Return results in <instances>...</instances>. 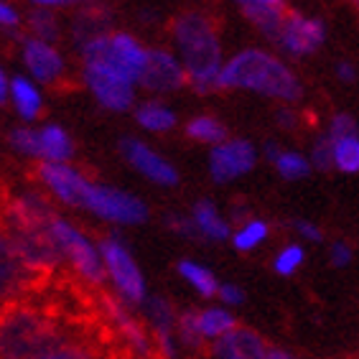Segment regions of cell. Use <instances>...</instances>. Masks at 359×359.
Listing matches in <instances>:
<instances>
[{
  "label": "cell",
  "instance_id": "9",
  "mask_svg": "<svg viewBox=\"0 0 359 359\" xmlns=\"http://www.w3.org/2000/svg\"><path fill=\"white\" fill-rule=\"evenodd\" d=\"M41 285V280L26 268V263L15 250V242L11 240L8 229L0 222V304L8 306L26 301Z\"/></svg>",
  "mask_w": 359,
  "mask_h": 359
},
{
  "label": "cell",
  "instance_id": "44",
  "mask_svg": "<svg viewBox=\"0 0 359 359\" xmlns=\"http://www.w3.org/2000/svg\"><path fill=\"white\" fill-rule=\"evenodd\" d=\"M268 359H301L298 354H293L290 349H283V346H270Z\"/></svg>",
  "mask_w": 359,
  "mask_h": 359
},
{
  "label": "cell",
  "instance_id": "12",
  "mask_svg": "<svg viewBox=\"0 0 359 359\" xmlns=\"http://www.w3.org/2000/svg\"><path fill=\"white\" fill-rule=\"evenodd\" d=\"M36 179L46 189L48 199H54L72 209L82 207L84 189L92 181L82 168L72 166V163H39Z\"/></svg>",
  "mask_w": 359,
  "mask_h": 359
},
{
  "label": "cell",
  "instance_id": "10",
  "mask_svg": "<svg viewBox=\"0 0 359 359\" xmlns=\"http://www.w3.org/2000/svg\"><path fill=\"white\" fill-rule=\"evenodd\" d=\"M82 76L100 107L110 112H128L135 107V84L100 62H84Z\"/></svg>",
  "mask_w": 359,
  "mask_h": 359
},
{
  "label": "cell",
  "instance_id": "38",
  "mask_svg": "<svg viewBox=\"0 0 359 359\" xmlns=\"http://www.w3.org/2000/svg\"><path fill=\"white\" fill-rule=\"evenodd\" d=\"M290 229H293V232H296L304 242H311V245L324 242V229L318 227L316 222H311V219H293L290 222Z\"/></svg>",
  "mask_w": 359,
  "mask_h": 359
},
{
  "label": "cell",
  "instance_id": "47",
  "mask_svg": "<svg viewBox=\"0 0 359 359\" xmlns=\"http://www.w3.org/2000/svg\"><path fill=\"white\" fill-rule=\"evenodd\" d=\"M242 6H283V0H240Z\"/></svg>",
  "mask_w": 359,
  "mask_h": 359
},
{
  "label": "cell",
  "instance_id": "43",
  "mask_svg": "<svg viewBox=\"0 0 359 359\" xmlns=\"http://www.w3.org/2000/svg\"><path fill=\"white\" fill-rule=\"evenodd\" d=\"M337 76H339V82L352 84L354 79H357V69H354V64L352 62H339L337 64Z\"/></svg>",
  "mask_w": 359,
  "mask_h": 359
},
{
  "label": "cell",
  "instance_id": "50",
  "mask_svg": "<svg viewBox=\"0 0 359 359\" xmlns=\"http://www.w3.org/2000/svg\"><path fill=\"white\" fill-rule=\"evenodd\" d=\"M0 309H3V304H0Z\"/></svg>",
  "mask_w": 359,
  "mask_h": 359
},
{
  "label": "cell",
  "instance_id": "25",
  "mask_svg": "<svg viewBox=\"0 0 359 359\" xmlns=\"http://www.w3.org/2000/svg\"><path fill=\"white\" fill-rule=\"evenodd\" d=\"M135 120L148 133H168L176 128V112L168 104L158 102V100L135 104Z\"/></svg>",
  "mask_w": 359,
  "mask_h": 359
},
{
  "label": "cell",
  "instance_id": "35",
  "mask_svg": "<svg viewBox=\"0 0 359 359\" xmlns=\"http://www.w3.org/2000/svg\"><path fill=\"white\" fill-rule=\"evenodd\" d=\"M309 161H311V168H316V171H332L334 168V143L326 133L313 140Z\"/></svg>",
  "mask_w": 359,
  "mask_h": 359
},
{
  "label": "cell",
  "instance_id": "40",
  "mask_svg": "<svg viewBox=\"0 0 359 359\" xmlns=\"http://www.w3.org/2000/svg\"><path fill=\"white\" fill-rule=\"evenodd\" d=\"M329 260L334 268H346L354 260V248L346 240H337L329 245Z\"/></svg>",
  "mask_w": 359,
  "mask_h": 359
},
{
  "label": "cell",
  "instance_id": "28",
  "mask_svg": "<svg viewBox=\"0 0 359 359\" xmlns=\"http://www.w3.org/2000/svg\"><path fill=\"white\" fill-rule=\"evenodd\" d=\"M268 237H270V222L252 217V219H248L245 224L232 229L229 242H232V248H235L237 252H252V250H257L260 245H265Z\"/></svg>",
  "mask_w": 359,
  "mask_h": 359
},
{
  "label": "cell",
  "instance_id": "48",
  "mask_svg": "<svg viewBox=\"0 0 359 359\" xmlns=\"http://www.w3.org/2000/svg\"><path fill=\"white\" fill-rule=\"evenodd\" d=\"M76 3H100V0H76Z\"/></svg>",
  "mask_w": 359,
  "mask_h": 359
},
{
  "label": "cell",
  "instance_id": "33",
  "mask_svg": "<svg viewBox=\"0 0 359 359\" xmlns=\"http://www.w3.org/2000/svg\"><path fill=\"white\" fill-rule=\"evenodd\" d=\"M28 28H31V36L34 39H41V41H54L62 34V26H59V18H56L48 8H36L34 13L28 15Z\"/></svg>",
  "mask_w": 359,
  "mask_h": 359
},
{
  "label": "cell",
  "instance_id": "3",
  "mask_svg": "<svg viewBox=\"0 0 359 359\" xmlns=\"http://www.w3.org/2000/svg\"><path fill=\"white\" fill-rule=\"evenodd\" d=\"M171 36L194 90L199 95L219 90L222 43L217 23L199 11H189L173 21Z\"/></svg>",
  "mask_w": 359,
  "mask_h": 359
},
{
  "label": "cell",
  "instance_id": "6",
  "mask_svg": "<svg viewBox=\"0 0 359 359\" xmlns=\"http://www.w3.org/2000/svg\"><path fill=\"white\" fill-rule=\"evenodd\" d=\"M79 209L90 212L92 217L107 222L112 227H140L151 217V209L140 196L125 191V189L102 184V181L87 184Z\"/></svg>",
  "mask_w": 359,
  "mask_h": 359
},
{
  "label": "cell",
  "instance_id": "2",
  "mask_svg": "<svg viewBox=\"0 0 359 359\" xmlns=\"http://www.w3.org/2000/svg\"><path fill=\"white\" fill-rule=\"evenodd\" d=\"M219 90L257 92V95L278 100L283 104L298 102L304 95L296 72L290 69L283 59L268 54L263 48H242L222 64Z\"/></svg>",
  "mask_w": 359,
  "mask_h": 359
},
{
  "label": "cell",
  "instance_id": "17",
  "mask_svg": "<svg viewBox=\"0 0 359 359\" xmlns=\"http://www.w3.org/2000/svg\"><path fill=\"white\" fill-rule=\"evenodd\" d=\"M21 59L26 64L28 74L39 84H56L67 74V62L59 54V48L54 43L34 39V36L21 39Z\"/></svg>",
  "mask_w": 359,
  "mask_h": 359
},
{
  "label": "cell",
  "instance_id": "16",
  "mask_svg": "<svg viewBox=\"0 0 359 359\" xmlns=\"http://www.w3.org/2000/svg\"><path fill=\"white\" fill-rule=\"evenodd\" d=\"M140 84L153 95H168L189 84V76L181 59L168 48H148V62H145Z\"/></svg>",
  "mask_w": 359,
  "mask_h": 359
},
{
  "label": "cell",
  "instance_id": "13",
  "mask_svg": "<svg viewBox=\"0 0 359 359\" xmlns=\"http://www.w3.org/2000/svg\"><path fill=\"white\" fill-rule=\"evenodd\" d=\"M257 163V148L245 138H227L215 145L209 153V176L217 184H232V181L248 176Z\"/></svg>",
  "mask_w": 359,
  "mask_h": 359
},
{
  "label": "cell",
  "instance_id": "15",
  "mask_svg": "<svg viewBox=\"0 0 359 359\" xmlns=\"http://www.w3.org/2000/svg\"><path fill=\"white\" fill-rule=\"evenodd\" d=\"M326 41V26L318 18H309L296 11H285V21L276 39V46L288 56H309Z\"/></svg>",
  "mask_w": 359,
  "mask_h": 359
},
{
  "label": "cell",
  "instance_id": "23",
  "mask_svg": "<svg viewBox=\"0 0 359 359\" xmlns=\"http://www.w3.org/2000/svg\"><path fill=\"white\" fill-rule=\"evenodd\" d=\"M196 326H199V334L204 337V341L212 344L232 329H237L240 324H237L235 313L224 306H207V309H196Z\"/></svg>",
  "mask_w": 359,
  "mask_h": 359
},
{
  "label": "cell",
  "instance_id": "7",
  "mask_svg": "<svg viewBox=\"0 0 359 359\" xmlns=\"http://www.w3.org/2000/svg\"><path fill=\"white\" fill-rule=\"evenodd\" d=\"M84 62H100L104 67L115 69L118 74H123L125 79H130L133 84L140 82L148 62V48L130 34L115 31V34L97 36L92 41H87L84 46H79Z\"/></svg>",
  "mask_w": 359,
  "mask_h": 359
},
{
  "label": "cell",
  "instance_id": "21",
  "mask_svg": "<svg viewBox=\"0 0 359 359\" xmlns=\"http://www.w3.org/2000/svg\"><path fill=\"white\" fill-rule=\"evenodd\" d=\"M8 102L13 104L15 115L26 123L41 118L43 112V97L41 90L36 87L28 76H11V87H8Z\"/></svg>",
  "mask_w": 359,
  "mask_h": 359
},
{
  "label": "cell",
  "instance_id": "5",
  "mask_svg": "<svg viewBox=\"0 0 359 359\" xmlns=\"http://www.w3.org/2000/svg\"><path fill=\"white\" fill-rule=\"evenodd\" d=\"M97 245H100L104 278H107V285L112 288V296L120 298L123 304H128L135 311H140V306L145 304V298L151 296V290H148V280H145L128 240L120 232H107L97 240Z\"/></svg>",
  "mask_w": 359,
  "mask_h": 359
},
{
  "label": "cell",
  "instance_id": "45",
  "mask_svg": "<svg viewBox=\"0 0 359 359\" xmlns=\"http://www.w3.org/2000/svg\"><path fill=\"white\" fill-rule=\"evenodd\" d=\"M8 87H11V76H8L6 69L0 67V104L8 102Z\"/></svg>",
  "mask_w": 359,
  "mask_h": 359
},
{
  "label": "cell",
  "instance_id": "32",
  "mask_svg": "<svg viewBox=\"0 0 359 359\" xmlns=\"http://www.w3.org/2000/svg\"><path fill=\"white\" fill-rule=\"evenodd\" d=\"M306 263V250L304 245H298V242H290L285 248H280L273 257V270H276L278 276L290 278L296 276L298 270L304 268Z\"/></svg>",
  "mask_w": 359,
  "mask_h": 359
},
{
  "label": "cell",
  "instance_id": "8",
  "mask_svg": "<svg viewBox=\"0 0 359 359\" xmlns=\"http://www.w3.org/2000/svg\"><path fill=\"white\" fill-rule=\"evenodd\" d=\"M97 309L100 316L104 318V324L115 337L125 344V349L135 359H156V346H153V337L145 326L143 316L135 313L128 304H123L120 298L112 293H97Z\"/></svg>",
  "mask_w": 359,
  "mask_h": 359
},
{
  "label": "cell",
  "instance_id": "1",
  "mask_svg": "<svg viewBox=\"0 0 359 359\" xmlns=\"http://www.w3.org/2000/svg\"><path fill=\"white\" fill-rule=\"evenodd\" d=\"M0 359H102L95 339L34 298L0 309Z\"/></svg>",
  "mask_w": 359,
  "mask_h": 359
},
{
  "label": "cell",
  "instance_id": "26",
  "mask_svg": "<svg viewBox=\"0 0 359 359\" xmlns=\"http://www.w3.org/2000/svg\"><path fill=\"white\" fill-rule=\"evenodd\" d=\"M104 34H110V13H107L104 8L90 6L76 15V21H74L76 46H84L87 41H92V39L104 36Z\"/></svg>",
  "mask_w": 359,
  "mask_h": 359
},
{
  "label": "cell",
  "instance_id": "31",
  "mask_svg": "<svg viewBox=\"0 0 359 359\" xmlns=\"http://www.w3.org/2000/svg\"><path fill=\"white\" fill-rule=\"evenodd\" d=\"M334 143V168L341 173H359V135L332 140Z\"/></svg>",
  "mask_w": 359,
  "mask_h": 359
},
{
  "label": "cell",
  "instance_id": "11",
  "mask_svg": "<svg viewBox=\"0 0 359 359\" xmlns=\"http://www.w3.org/2000/svg\"><path fill=\"white\" fill-rule=\"evenodd\" d=\"M140 316L153 337L156 346V359H179L181 346L176 341V321H179V309L168 301L166 296H148L140 306Z\"/></svg>",
  "mask_w": 359,
  "mask_h": 359
},
{
  "label": "cell",
  "instance_id": "4",
  "mask_svg": "<svg viewBox=\"0 0 359 359\" xmlns=\"http://www.w3.org/2000/svg\"><path fill=\"white\" fill-rule=\"evenodd\" d=\"M48 240L54 245L62 265L69 268V273L79 283L87 285L90 290H100V293L107 288L100 245L82 227H76L74 222L56 212L54 219L48 222Z\"/></svg>",
  "mask_w": 359,
  "mask_h": 359
},
{
  "label": "cell",
  "instance_id": "18",
  "mask_svg": "<svg viewBox=\"0 0 359 359\" xmlns=\"http://www.w3.org/2000/svg\"><path fill=\"white\" fill-rule=\"evenodd\" d=\"M270 344L250 326H237L207 349L209 359H268Z\"/></svg>",
  "mask_w": 359,
  "mask_h": 359
},
{
  "label": "cell",
  "instance_id": "42",
  "mask_svg": "<svg viewBox=\"0 0 359 359\" xmlns=\"http://www.w3.org/2000/svg\"><path fill=\"white\" fill-rule=\"evenodd\" d=\"M21 26V13L15 11L8 0H0V28H18Z\"/></svg>",
  "mask_w": 359,
  "mask_h": 359
},
{
  "label": "cell",
  "instance_id": "41",
  "mask_svg": "<svg viewBox=\"0 0 359 359\" xmlns=\"http://www.w3.org/2000/svg\"><path fill=\"white\" fill-rule=\"evenodd\" d=\"M276 120H278V125L283 128V130H298L301 128V115H298L290 104H285V107H280V110L276 112Z\"/></svg>",
  "mask_w": 359,
  "mask_h": 359
},
{
  "label": "cell",
  "instance_id": "36",
  "mask_svg": "<svg viewBox=\"0 0 359 359\" xmlns=\"http://www.w3.org/2000/svg\"><path fill=\"white\" fill-rule=\"evenodd\" d=\"M326 135L332 140L339 138H349V135H359V125L352 115H346V112H337L332 120H329V130Z\"/></svg>",
  "mask_w": 359,
  "mask_h": 359
},
{
  "label": "cell",
  "instance_id": "24",
  "mask_svg": "<svg viewBox=\"0 0 359 359\" xmlns=\"http://www.w3.org/2000/svg\"><path fill=\"white\" fill-rule=\"evenodd\" d=\"M181 280L189 285V288L201 298H217V290H219V280L212 273V268H207L204 263H196V260H179L176 265Z\"/></svg>",
  "mask_w": 359,
  "mask_h": 359
},
{
  "label": "cell",
  "instance_id": "34",
  "mask_svg": "<svg viewBox=\"0 0 359 359\" xmlns=\"http://www.w3.org/2000/svg\"><path fill=\"white\" fill-rule=\"evenodd\" d=\"M8 145H11L18 156L39 161V128H28V125L13 128V130L8 133Z\"/></svg>",
  "mask_w": 359,
  "mask_h": 359
},
{
  "label": "cell",
  "instance_id": "29",
  "mask_svg": "<svg viewBox=\"0 0 359 359\" xmlns=\"http://www.w3.org/2000/svg\"><path fill=\"white\" fill-rule=\"evenodd\" d=\"M176 341H179L181 349L189 354H201L209 349V344L199 334V326H196V309H184V311H179V321H176Z\"/></svg>",
  "mask_w": 359,
  "mask_h": 359
},
{
  "label": "cell",
  "instance_id": "14",
  "mask_svg": "<svg viewBox=\"0 0 359 359\" xmlns=\"http://www.w3.org/2000/svg\"><path fill=\"white\" fill-rule=\"evenodd\" d=\"M120 153L128 161L133 171H138L143 179H148L156 187H176L179 184V171L171 161L163 158L158 151H153L151 145L140 138H123L120 140Z\"/></svg>",
  "mask_w": 359,
  "mask_h": 359
},
{
  "label": "cell",
  "instance_id": "22",
  "mask_svg": "<svg viewBox=\"0 0 359 359\" xmlns=\"http://www.w3.org/2000/svg\"><path fill=\"white\" fill-rule=\"evenodd\" d=\"M74 156V140L62 125L39 128V163H69Z\"/></svg>",
  "mask_w": 359,
  "mask_h": 359
},
{
  "label": "cell",
  "instance_id": "30",
  "mask_svg": "<svg viewBox=\"0 0 359 359\" xmlns=\"http://www.w3.org/2000/svg\"><path fill=\"white\" fill-rule=\"evenodd\" d=\"M187 135L196 143H207L215 148L227 140V128L212 115H196L187 123Z\"/></svg>",
  "mask_w": 359,
  "mask_h": 359
},
{
  "label": "cell",
  "instance_id": "37",
  "mask_svg": "<svg viewBox=\"0 0 359 359\" xmlns=\"http://www.w3.org/2000/svg\"><path fill=\"white\" fill-rule=\"evenodd\" d=\"M166 227L171 229L173 235L184 237V240L199 242V235H196V229H194V222H191V217H189V215L171 212V215H166Z\"/></svg>",
  "mask_w": 359,
  "mask_h": 359
},
{
  "label": "cell",
  "instance_id": "20",
  "mask_svg": "<svg viewBox=\"0 0 359 359\" xmlns=\"http://www.w3.org/2000/svg\"><path fill=\"white\" fill-rule=\"evenodd\" d=\"M263 153H265V158L273 163L278 176L285 181H301L313 171L309 156H304V153H298V151H290V148H283V145H278L276 140H268V143L263 145Z\"/></svg>",
  "mask_w": 359,
  "mask_h": 359
},
{
  "label": "cell",
  "instance_id": "49",
  "mask_svg": "<svg viewBox=\"0 0 359 359\" xmlns=\"http://www.w3.org/2000/svg\"><path fill=\"white\" fill-rule=\"evenodd\" d=\"M354 3H357V6H359V0H354Z\"/></svg>",
  "mask_w": 359,
  "mask_h": 359
},
{
  "label": "cell",
  "instance_id": "39",
  "mask_svg": "<svg viewBox=\"0 0 359 359\" xmlns=\"http://www.w3.org/2000/svg\"><path fill=\"white\" fill-rule=\"evenodd\" d=\"M217 298H219V306H224V309H237V306L245 304V290L240 288L237 283H219V290H217Z\"/></svg>",
  "mask_w": 359,
  "mask_h": 359
},
{
  "label": "cell",
  "instance_id": "19",
  "mask_svg": "<svg viewBox=\"0 0 359 359\" xmlns=\"http://www.w3.org/2000/svg\"><path fill=\"white\" fill-rule=\"evenodd\" d=\"M194 222V229H196V235H199V242H229L232 237V224L229 219L219 212L212 199H199L194 201L191 212H189Z\"/></svg>",
  "mask_w": 359,
  "mask_h": 359
},
{
  "label": "cell",
  "instance_id": "46",
  "mask_svg": "<svg viewBox=\"0 0 359 359\" xmlns=\"http://www.w3.org/2000/svg\"><path fill=\"white\" fill-rule=\"evenodd\" d=\"M31 3H36L39 8H62V6H67V3H72V0H31Z\"/></svg>",
  "mask_w": 359,
  "mask_h": 359
},
{
  "label": "cell",
  "instance_id": "27",
  "mask_svg": "<svg viewBox=\"0 0 359 359\" xmlns=\"http://www.w3.org/2000/svg\"><path fill=\"white\" fill-rule=\"evenodd\" d=\"M245 11V18H248L252 26L276 43L280 28H283L285 21V8L283 6H242Z\"/></svg>",
  "mask_w": 359,
  "mask_h": 359
}]
</instances>
